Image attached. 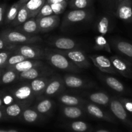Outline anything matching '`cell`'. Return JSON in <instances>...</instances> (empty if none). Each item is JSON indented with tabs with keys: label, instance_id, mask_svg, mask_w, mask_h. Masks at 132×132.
<instances>
[{
	"label": "cell",
	"instance_id": "1",
	"mask_svg": "<svg viewBox=\"0 0 132 132\" xmlns=\"http://www.w3.org/2000/svg\"><path fill=\"white\" fill-rule=\"evenodd\" d=\"M45 59L54 68L63 71L80 73L82 69L77 67L69 58L56 50L45 49Z\"/></svg>",
	"mask_w": 132,
	"mask_h": 132
},
{
	"label": "cell",
	"instance_id": "2",
	"mask_svg": "<svg viewBox=\"0 0 132 132\" xmlns=\"http://www.w3.org/2000/svg\"><path fill=\"white\" fill-rule=\"evenodd\" d=\"M0 36L7 44L15 47L22 44H36L42 41L39 36L25 35L16 29H4L0 32Z\"/></svg>",
	"mask_w": 132,
	"mask_h": 132
},
{
	"label": "cell",
	"instance_id": "3",
	"mask_svg": "<svg viewBox=\"0 0 132 132\" xmlns=\"http://www.w3.org/2000/svg\"><path fill=\"white\" fill-rule=\"evenodd\" d=\"M9 92L14 98L16 102L29 107L36 96L33 93L29 83H22L10 89Z\"/></svg>",
	"mask_w": 132,
	"mask_h": 132
},
{
	"label": "cell",
	"instance_id": "4",
	"mask_svg": "<svg viewBox=\"0 0 132 132\" xmlns=\"http://www.w3.org/2000/svg\"><path fill=\"white\" fill-rule=\"evenodd\" d=\"M14 54H20L27 59L44 60L45 59V49H43L35 44L18 45L13 50Z\"/></svg>",
	"mask_w": 132,
	"mask_h": 132
},
{
	"label": "cell",
	"instance_id": "5",
	"mask_svg": "<svg viewBox=\"0 0 132 132\" xmlns=\"http://www.w3.org/2000/svg\"><path fill=\"white\" fill-rule=\"evenodd\" d=\"M92 11L89 9H73L66 13L62 21V27H66L78 23L88 20L92 16Z\"/></svg>",
	"mask_w": 132,
	"mask_h": 132
},
{
	"label": "cell",
	"instance_id": "6",
	"mask_svg": "<svg viewBox=\"0 0 132 132\" xmlns=\"http://www.w3.org/2000/svg\"><path fill=\"white\" fill-rule=\"evenodd\" d=\"M55 50L58 53L65 56L80 69H87L91 66V63L88 60L86 54L82 51L77 49L68 51L58 50V49H55Z\"/></svg>",
	"mask_w": 132,
	"mask_h": 132
},
{
	"label": "cell",
	"instance_id": "7",
	"mask_svg": "<svg viewBox=\"0 0 132 132\" xmlns=\"http://www.w3.org/2000/svg\"><path fill=\"white\" fill-rule=\"evenodd\" d=\"M54 73L53 69L44 65L38 68H32L31 69L22 72L19 74V80L23 81H31L41 77H50Z\"/></svg>",
	"mask_w": 132,
	"mask_h": 132
},
{
	"label": "cell",
	"instance_id": "8",
	"mask_svg": "<svg viewBox=\"0 0 132 132\" xmlns=\"http://www.w3.org/2000/svg\"><path fill=\"white\" fill-rule=\"evenodd\" d=\"M110 60L119 74L128 78H132V63L122 56H111Z\"/></svg>",
	"mask_w": 132,
	"mask_h": 132
},
{
	"label": "cell",
	"instance_id": "9",
	"mask_svg": "<svg viewBox=\"0 0 132 132\" xmlns=\"http://www.w3.org/2000/svg\"><path fill=\"white\" fill-rule=\"evenodd\" d=\"M110 108L111 113L113 114L115 117L132 127L131 119L129 117L128 112L125 110L119 99L111 98L110 102Z\"/></svg>",
	"mask_w": 132,
	"mask_h": 132
},
{
	"label": "cell",
	"instance_id": "10",
	"mask_svg": "<svg viewBox=\"0 0 132 132\" xmlns=\"http://www.w3.org/2000/svg\"><path fill=\"white\" fill-rule=\"evenodd\" d=\"M89 58L91 60L95 65L102 72L109 73V74L118 75L110 58L104 55H91Z\"/></svg>",
	"mask_w": 132,
	"mask_h": 132
},
{
	"label": "cell",
	"instance_id": "11",
	"mask_svg": "<svg viewBox=\"0 0 132 132\" xmlns=\"http://www.w3.org/2000/svg\"><path fill=\"white\" fill-rule=\"evenodd\" d=\"M65 89V84L63 78L59 75H55L51 77L44 91L45 96L51 97L61 93Z\"/></svg>",
	"mask_w": 132,
	"mask_h": 132
},
{
	"label": "cell",
	"instance_id": "12",
	"mask_svg": "<svg viewBox=\"0 0 132 132\" xmlns=\"http://www.w3.org/2000/svg\"><path fill=\"white\" fill-rule=\"evenodd\" d=\"M111 44L115 51L125 59L132 63V43L126 40L116 39L111 40Z\"/></svg>",
	"mask_w": 132,
	"mask_h": 132
},
{
	"label": "cell",
	"instance_id": "13",
	"mask_svg": "<svg viewBox=\"0 0 132 132\" xmlns=\"http://www.w3.org/2000/svg\"><path fill=\"white\" fill-rule=\"evenodd\" d=\"M115 14L124 22L132 23V0H123L117 7Z\"/></svg>",
	"mask_w": 132,
	"mask_h": 132
},
{
	"label": "cell",
	"instance_id": "14",
	"mask_svg": "<svg viewBox=\"0 0 132 132\" xmlns=\"http://www.w3.org/2000/svg\"><path fill=\"white\" fill-rule=\"evenodd\" d=\"M36 20H37L39 30L42 32H46L53 30L58 26L60 22V17L58 15L55 14L43 17Z\"/></svg>",
	"mask_w": 132,
	"mask_h": 132
},
{
	"label": "cell",
	"instance_id": "15",
	"mask_svg": "<svg viewBox=\"0 0 132 132\" xmlns=\"http://www.w3.org/2000/svg\"><path fill=\"white\" fill-rule=\"evenodd\" d=\"M65 86L72 89H82L91 87L93 84L83 78L71 74L65 75L63 77Z\"/></svg>",
	"mask_w": 132,
	"mask_h": 132
},
{
	"label": "cell",
	"instance_id": "16",
	"mask_svg": "<svg viewBox=\"0 0 132 132\" xmlns=\"http://www.w3.org/2000/svg\"><path fill=\"white\" fill-rule=\"evenodd\" d=\"M114 21L109 14L102 15L99 18L96 23V29L101 35L105 36L113 30Z\"/></svg>",
	"mask_w": 132,
	"mask_h": 132
},
{
	"label": "cell",
	"instance_id": "17",
	"mask_svg": "<svg viewBox=\"0 0 132 132\" xmlns=\"http://www.w3.org/2000/svg\"><path fill=\"white\" fill-rule=\"evenodd\" d=\"M84 109L87 111V113L89 114L91 116L99 119H104V120H110L112 121L113 119L109 114L105 112L102 109L98 107L96 104L89 102H85Z\"/></svg>",
	"mask_w": 132,
	"mask_h": 132
},
{
	"label": "cell",
	"instance_id": "18",
	"mask_svg": "<svg viewBox=\"0 0 132 132\" xmlns=\"http://www.w3.org/2000/svg\"><path fill=\"white\" fill-rule=\"evenodd\" d=\"M44 65H45V64L40 60L27 59L12 66V68H9V69L14 70L15 71L18 72V73H21L22 72L27 71L29 69H32V68H38V67Z\"/></svg>",
	"mask_w": 132,
	"mask_h": 132
},
{
	"label": "cell",
	"instance_id": "19",
	"mask_svg": "<svg viewBox=\"0 0 132 132\" xmlns=\"http://www.w3.org/2000/svg\"><path fill=\"white\" fill-rule=\"evenodd\" d=\"M15 29L28 35H36L40 32L36 18H30L23 24L16 27Z\"/></svg>",
	"mask_w": 132,
	"mask_h": 132
},
{
	"label": "cell",
	"instance_id": "20",
	"mask_svg": "<svg viewBox=\"0 0 132 132\" xmlns=\"http://www.w3.org/2000/svg\"><path fill=\"white\" fill-rule=\"evenodd\" d=\"M51 45L56 48L58 50L62 51L73 50L78 47L77 43L74 40L63 37L54 39L51 42Z\"/></svg>",
	"mask_w": 132,
	"mask_h": 132
},
{
	"label": "cell",
	"instance_id": "21",
	"mask_svg": "<svg viewBox=\"0 0 132 132\" xmlns=\"http://www.w3.org/2000/svg\"><path fill=\"white\" fill-rule=\"evenodd\" d=\"M50 78L49 77H41L30 81L29 84L35 96H39L44 94Z\"/></svg>",
	"mask_w": 132,
	"mask_h": 132
},
{
	"label": "cell",
	"instance_id": "22",
	"mask_svg": "<svg viewBox=\"0 0 132 132\" xmlns=\"http://www.w3.org/2000/svg\"><path fill=\"white\" fill-rule=\"evenodd\" d=\"M25 108L27 107L18 102H14L9 106L3 108L5 116L9 118H17L21 117L23 111Z\"/></svg>",
	"mask_w": 132,
	"mask_h": 132
},
{
	"label": "cell",
	"instance_id": "23",
	"mask_svg": "<svg viewBox=\"0 0 132 132\" xmlns=\"http://www.w3.org/2000/svg\"><path fill=\"white\" fill-rule=\"evenodd\" d=\"M104 80L109 87L116 91L117 93L122 94H125L127 93L126 88L124 85L115 77L111 76H105Z\"/></svg>",
	"mask_w": 132,
	"mask_h": 132
},
{
	"label": "cell",
	"instance_id": "24",
	"mask_svg": "<svg viewBox=\"0 0 132 132\" xmlns=\"http://www.w3.org/2000/svg\"><path fill=\"white\" fill-rule=\"evenodd\" d=\"M45 0H29L25 3L30 18H36L45 3Z\"/></svg>",
	"mask_w": 132,
	"mask_h": 132
},
{
	"label": "cell",
	"instance_id": "25",
	"mask_svg": "<svg viewBox=\"0 0 132 132\" xmlns=\"http://www.w3.org/2000/svg\"><path fill=\"white\" fill-rule=\"evenodd\" d=\"M21 3L20 2H17L12 4L9 8H8L6 11L5 16L4 25H11L14 21L16 19V16L18 14L20 7L21 6Z\"/></svg>",
	"mask_w": 132,
	"mask_h": 132
},
{
	"label": "cell",
	"instance_id": "26",
	"mask_svg": "<svg viewBox=\"0 0 132 132\" xmlns=\"http://www.w3.org/2000/svg\"><path fill=\"white\" fill-rule=\"evenodd\" d=\"M58 101L64 106H80L84 104V100L77 96L69 95H62L58 97Z\"/></svg>",
	"mask_w": 132,
	"mask_h": 132
},
{
	"label": "cell",
	"instance_id": "27",
	"mask_svg": "<svg viewBox=\"0 0 132 132\" xmlns=\"http://www.w3.org/2000/svg\"><path fill=\"white\" fill-rule=\"evenodd\" d=\"M88 98L95 104L106 106L110 104L111 98L108 94L104 92H95L90 93L88 95Z\"/></svg>",
	"mask_w": 132,
	"mask_h": 132
},
{
	"label": "cell",
	"instance_id": "28",
	"mask_svg": "<svg viewBox=\"0 0 132 132\" xmlns=\"http://www.w3.org/2000/svg\"><path fill=\"white\" fill-rule=\"evenodd\" d=\"M62 112L65 117L71 119H78L84 115V110L80 106H64Z\"/></svg>",
	"mask_w": 132,
	"mask_h": 132
},
{
	"label": "cell",
	"instance_id": "29",
	"mask_svg": "<svg viewBox=\"0 0 132 132\" xmlns=\"http://www.w3.org/2000/svg\"><path fill=\"white\" fill-rule=\"evenodd\" d=\"M19 74L14 70L9 69H6L2 76L0 77V86L12 84L19 80Z\"/></svg>",
	"mask_w": 132,
	"mask_h": 132
},
{
	"label": "cell",
	"instance_id": "30",
	"mask_svg": "<svg viewBox=\"0 0 132 132\" xmlns=\"http://www.w3.org/2000/svg\"><path fill=\"white\" fill-rule=\"evenodd\" d=\"M54 107V102L51 99L45 98L41 101H39L34 108L39 113L47 114L50 112Z\"/></svg>",
	"mask_w": 132,
	"mask_h": 132
},
{
	"label": "cell",
	"instance_id": "31",
	"mask_svg": "<svg viewBox=\"0 0 132 132\" xmlns=\"http://www.w3.org/2000/svg\"><path fill=\"white\" fill-rule=\"evenodd\" d=\"M40 115L41 114L39 113L34 108H30L27 107L24 109L21 115V117L26 122L33 123L35 122L40 118Z\"/></svg>",
	"mask_w": 132,
	"mask_h": 132
},
{
	"label": "cell",
	"instance_id": "32",
	"mask_svg": "<svg viewBox=\"0 0 132 132\" xmlns=\"http://www.w3.org/2000/svg\"><path fill=\"white\" fill-rule=\"evenodd\" d=\"M29 18H30V15H29V11L27 9L25 4H22L20 7L18 12L16 19L12 23L11 26L15 27L19 26V25H21L24 22H25Z\"/></svg>",
	"mask_w": 132,
	"mask_h": 132
},
{
	"label": "cell",
	"instance_id": "33",
	"mask_svg": "<svg viewBox=\"0 0 132 132\" xmlns=\"http://www.w3.org/2000/svg\"><path fill=\"white\" fill-rule=\"evenodd\" d=\"M94 49L99 51H105L111 53V47L107 39L102 35L96 36L95 38Z\"/></svg>",
	"mask_w": 132,
	"mask_h": 132
},
{
	"label": "cell",
	"instance_id": "34",
	"mask_svg": "<svg viewBox=\"0 0 132 132\" xmlns=\"http://www.w3.org/2000/svg\"><path fill=\"white\" fill-rule=\"evenodd\" d=\"M93 0H71L69 5L73 9H86L91 7Z\"/></svg>",
	"mask_w": 132,
	"mask_h": 132
},
{
	"label": "cell",
	"instance_id": "35",
	"mask_svg": "<svg viewBox=\"0 0 132 132\" xmlns=\"http://www.w3.org/2000/svg\"><path fill=\"white\" fill-rule=\"evenodd\" d=\"M27 60V58L25 57H24L23 56L21 55L20 54H13L9 57L8 61L7 62V64L5 66V69H8L9 68H12V66L15 65L17 63H20V62H22V61L25 60Z\"/></svg>",
	"mask_w": 132,
	"mask_h": 132
},
{
	"label": "cell",
	"instance_id": "36",
	"mask_svg": "<svg viewBox=\"0 0 132 132\" xmlns=\"http://www.w3.org/2000/svg\"><path fill=\"white\" fill-rule=\"evenodd\" d=\"M13 54V51L5 50L0 51V69H5L9 58Z\"/></svg>",
	"mask_w": 132,
	"mask_h": 132
},
{
	"label": "cell",
	"instance_id": "37",
	"mask_svg": "<svg viewBox=\"0 0 132 132\" xmlns=\"http://www.w3.org/2000/svg\"><path fill=\"white\" fill-rule=\"evenodd\" d=\"M53 14H54V13H53V10H52L51 7V5L46 2V3L44 5V6L42 7L41 10H40V11L39 12L38 14L36 16V18H41L51 16V15Z\"/></svg>",
	"mask_w": 132,
	"mask_h": 132
},
{
	"label": "cell",
	"instance_id": "38",
	"mask_svg": "<svg viewBox=\"0 0 132 132\" xmlns=\"http://www.w3.org/2000/svg\"><path fill=\"white\" fill-rule=\"evenodd\" d=\"M67 6H68V2L67 1H64L63 2L56 3V4L51 5V7L54 14L58 15V16L59 14H61L65 10Z\"/></svg>",
	"mask_w": 132,
	"mask_h": 132
},
{
	"label": "cell",
	"instance_id": "39",
	"mask_svg": "<svg viewBox=\"0 0 132 132\" xmlns=\"http://www.w3.org/2000/svg\"><path fill=\"white\" fill-rule=\"evenodd\" d=\"M71 128L75 131L84 132L87 129L88 126L84 122L75 121L71 123Z\"/></svg>",
	"mask_w": 132,
	"mask_h": 132
},
{
	"label": "cell",
	"instance_id": "40",
	"mask_svg": "<svg viewBox=\"0 0 132 132\" xmlns=\"http://www.w3.org/2000/svg\"><path fill=\"white\" fill-rule=\"evenodd\" d=\"M0 96H1L2 101H3V104L4 107L9 106V105L16 102L14 98V96H12V95L10 92L2 93H0Z\"/></svg>",
	"mask_w": 132,
	"mask_h": 132
},
{
	"label": "cell",
	"instance_id": "41",
	"mask_svg": "<svg viewBox=\"0 0 132 132\" xmlns=\"http://www.w3.org/2000/svg\"><path fill=\"white\" fill-rule=\"evenodd\" d=\"M122 106L125 108V110L128 111L129 113L132 115V100L128 98L120 97L118 98Z\"/></svg>",
	"mask_w": 132,
	"mask_h": 132
},
{
	"label": "cell",
	"instance_id": "42",
	"mask_svg": "<svg viewBox=\"0 0 132 132\" xmlns=\"http://www.w3.org/2000/svg\"><path fill=\"white\" fill-rule=\"evenodd\" d=\"M7 9L6 3H0V26L4 25L5 16Z\"/></svg>",
	"mask_w": 132,
	"mask_h": 132
},
{
	"label": "cell",
	"instance_id": "43",
	"mask_svg": "<svg viewBox=\"0 0 132 132\" xmlns=\"http://www.w3.org/2000/svg\"><path fill=\"white\" fill-rule=\"evenodd\" d=\"M15 47H16L15 46H13V45H10V44H7V43L0 36V51H1L5 50L13 51Z\"/></svg>",
	"mask_w": 132,
	"mask_h": 132
},
{
	"label": "cell",
	"instance_id": "44",
	"mask_svg": "<svg viewBox=\"0 0 132 132\" xmlns=\"http://www.w3.org/2000/svg\"><path fill=\"white\" fill-rule=\"evenodd\" d=\"M108 7H110L111 10L115 11L116 10V0H101Z\"/></svg>",
	"mask_w": 132,
	"mask_h": 132
},
{
	"label": "cell",
	"instance_id": "45",
	"mask_svg": "<svg viewBox=\"0 0 132 132\" xmlns=\"http://www.w3.org/2000/svg\"><path fill=\"white\" fill-rule=\"evenodd\" d=\"M66 0H46L47 3H49V4H56V3H61V2H63Z\"/></svg>",
	"mask_w": 132,
	"mask_h": 132
},
{
	"label": "cell",
	"instance_id": "46",
	"mask_svg": "<svg viewBox=\"0 0 132 132\" xmlns=\"http://www.w3.org/2000/svg\"><path fill=\"white\" fill-rule=\"evenodd\" d=\"M5 117V113L4 111H3V108H0V120L3 119Z\"/></svg>",
	"mask_w": 132,
	"mask_h": 132
},
{
	"label": "cell",
	"instance_id": "47",
	"mask_svg": "<svg viewBox=\"0 0 132 132\" xmlns=\"http://www.w3.org/2000/svg\"><path fill=\"white\" fill-rule=\"evenodd\" d=\"M0 132H18L15 129H11V130H0Z\"/></svg>",
	"mask_w": 132,
	"mask_h": 132
},
{
	"label": "cell",
	"instance_id": "48",
	"mask_svg": "<svg viewBox=\"0 0 132 132\" xmlns=\"http://www.w3.org/2000/svg\"><path fill=\"white\" fill-rule=\"evenodd\" d=\"M4 108V106H3V101H2V97L0 96V108Z\"/></svg>",
	"mask_w": 132,
	"mask_h": 132
},
{
	"label": "cell",
	"instance_id": "49",
	"mask_svg": "<svg viewBox=\"0 0 132 132\" xmlns=\"http://www.w3.org/2000/svg\"><path fill=\"white\" fill-rule=\"evenodd\" d=\"M6 69H0V77H2V75L3 74L5 71Z\"/></svg>",
	"mask_w": 132,
	"mask_h": 132
},
{
	"label": "cell",
	"instance_id": "50",
	"mask_svg": "<svg viewBox=\"0 0 132 132\" xmlns=\"http://www.w3.org/2000/svg\"><path fill=\"white\" fill-rule=\"evenodd\" d=\"M28 1H29V0H21V1L19 0V2H20L21 4H25V3H26V2H27Z\"/></svg>",
	"mask_w": 132,
	"mask_h": 132
},
{
	"label": "cell",
	"instance_id": "51",
	"mask_svg": "<svg viewBox=\"0 0 132 132\" xmlns=\"http://www.w3.org/2000/svg\"><path fill=\"white\" fill-rule=\"evenodd\" d=\"M122 1H123V0H116V8H117V7L118 6V5H119V3H121Z\"/></svg>",
	"mask_w": 132,
	"mask_h": 132
},
{
	"label": "cell",
	"instance_id": "52",
	"mask_svg": "<svg viewBox=\"0 0 132 132\" xmlns=\"http://www.w3.org/2000/svg\"><path fill=\"white\" fill-rule=\"evenodd\" d=\"M96 132H109V131H106V130H103V129H101V130H98Z\"/></svg>",
	"mask_w": 132,
	"mask_h": 132
},
{
	"label": "cell",
	"instance_id": "53",
	"mask_svg": "<svg viewBox=\"0 0 132 132\" xmlns=\"http://www.w3.org/2000/svg\"><path fill=\"white\" fill-rule=\"evenodd\" d=\"M66 1H67V2H68V0H66Z\"/></svg>",
	"mask_w": 132,
	"mask_h": 132
},
{
	"label": "cell",
	"instance_id": "54",
	"mask_svg": "<svg viewBox=\"0 0 132 132\" xmlns=\"http://www.w3.org/2000/svg\"><path fill=\"white\" fill-rule=\"evenodd\" d=\"M45 1H46V0H45Z\"/></svg>",
	"mask_w": 132,
	"mask_h": 132
},
{
	"label": "cell",
	"instance_id": "55",
	"mask_svg": "<svg viewBox=\"0 0 132 132\" xmlns=\"http://www.w3.org/2000/svg\"><path fill=\"white\" fill-rule=\"evenodd\" d=\"M20 1H21V0H20Z\"/></svg>",
	"mask_w": 132,
	"mask_h": 132
}]
</instances>
